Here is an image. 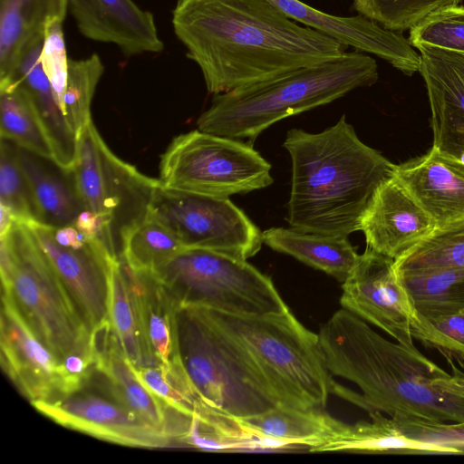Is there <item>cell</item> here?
<instances>
[{
  "label": "cell",
  "instance_id": "obj_1",
  "mask_svg": "<svg viewBox=\"0 0 464 464\" xmlns=\"http://www.w3.org/2000/svg\"><path fill=\"white\" fill-rule=\"evenodd\" d=\"M171 23L212 94L322 63L348 49L267 0H177Z\"/></svg>",
  "mask_w": 464,
  "mask_h": 464
},
{
  "label": "cell",
  "instance_id": "obj_2",
  "mask_svg": "<svg viewBox=\"0 0 464 464\" xmlns=\"http://www.w3.org/2000/svg\"><path fill=\"white\" fill-rule=\"evenodd\" d=\"M318 336L330 373L362 392L336 384L334 392L339 396L396 420L464 421V399L435 385L436 379L449 373L418 350L388 341L344 308L330 317Z\"/></svg>",
  "mask_w": 464,
  "mask_h": 464
},
{
  "label": "cell",
  "instance_id": "obj_3",
  "mask_svg": "<svg viewBox=\"0 0 464 464\" xmlns=\"http://www.w3.org/2000/svg\"><path fill=\"white\" fill-rule=\"evenodd\" d=\"M292 161L286 220L296 230L348 237L396 165L363 143L343 114L319 133L287 131Z\"/></svg>",
  "mask_w": 464,
  "mask_h": 464
},
{
  "label": "cell",
  "instance_id": "obj_4",
  "mask_svg": "<svg viewBox=\"0 0 464 464\" xmlns=\"http://www.w3.org/2000/svg\"><path fill=\"white\" fill-rule=\"evenodd\" d=\"M379 78L375 59L359 52L306 66L231 92L214 94L197 121L199 130L253 144L276 121L325 105Z\"/></svg>",
  "mask_w": 464,
  "mask_h": 464
},
{
  "label": "cell",
  "instance_id": "obj_5",
  "mask_svg": "<svg viewBox=\"0 0 464 464\" xmlns=\"http://www.w3.org/2000/svg\"><path fill=\"white\" fill-rule=\"evenodd\" d=\"M201 308L246 351L280 405L303 410L325 407L336 383L326 367L318 334L305 328L289 310L234 314Z\"/></svg>",
  "mask_w": 464,
  "mask_h": 464
},
{
  "label": "cell",
  "instance_id": "obj_6",
  "mask_svg": "<svg viewBox=\"0 0 464 464\" xmlns=\"http://www.w3.org/2000/svg\"><path fill=\"white\" fill-rule=\"evenodd\" d=\"M176 355L198 399L237 418L280 405L246 351L198 306H177Z\"/></svg>",
  "mask_w": 464,
  "mask_h": 464
},
{
  "label": "cell",
  "instance_id": "obj_7",
  "mask_svg": "<svg viewBox=\"0 0 464 464\" xmlns=\"http://www.w3.org/2000/svg\"><path fill=\"white\" fill-rule=\"evenodd\" d=\"M0 270L2 294L60 360L92 346V332L23 222L0 237Z\"/></svg>",
  "mask_w": 464,
  "mask_h": 464
},
{
  "label": "cell",
  "instance_id": "obj_8",
  "mask_svg": "<svg viewBox=\"0 0 464 464\" xmlns=\"http://www.w3.org/2000/svg\"><path fill=\"white\" fill-rule=\"evenodd\" d=\"M152 273L178 306L234 314L289 310L270 277L246 260L223 253L184 248Z\"/></svg>",
  "mask_w": 464,
  "mask_h": 464
},
{
  "label": "cell",
  "instance_id": "obj_9",
  "mask_svg": "<svg viewBox=\"0 0 464 464\" xmlns=\"http://www.w3.org/2000/svg\"><path fill=\"white\" fill-rule=\"evenodd\" d=\"M271 168L253 144L197 129L171 140L158 179L168 189L229 198L270 186Z\"/></svg>",
  "mask_w": 464,
  "mask_h": 464
},
{
  "label": "cell",
  "instance_id": "obj_10",
  "mask_svg": "<svg viewBox=\"0 0 464 464\" xmlns=\"http://www.w3.org/2000/svg\"><path fill=\"white\" fill-rule=\"evenodd\" d=\"M72 172L83 208L103 220L120 258L121 238L147 216L159 179L145 176L114 154L93 121L77 138Z\"/></svg>",
  "mask_w": 464,
  "mask_h": 464
},
{
  "label": "cell",
  "instance_id": "obj_11",
  "mask_svg": "<svg viewBox=\"0 0 464 464\" xmlns=\"http://www.w3.org/2000/svg\"><path fill=\"white\" fill-rule=\"evenodd\" d=\"M149 213L184 248H201L246 260L263 244L262 232L228 198L155 188Z\"/></svg>",
  "mask_w": 464,
  "mask_h": 464
},
{
  "label": "cell",
  "instance_id": "obj_12",
  "mask_svg": "<svg viewBox=\"0 0 464 464\" xmlns=\"http://www.w3.org/2000/svg\"><path fill=\"white\" fill-rule=\"evenodd\" d=\"M32 405L59 425L102 440L149 449L177 447L168 432L146 422L90 382L59 400Z\"/></svg>",
  "mask_w": 464,
  "mask_h": 464
},
{
  "label": "cell",
  "instance_id": "obj_13",
  "mask_svg": "<svg viewBox=\"0 0 464 464\" xmlns=\"http://www.w3.org/2000/svg\"><path fill=\"white\" fill-rule=\"evenodd\" d=\"M394 261L367 246L342 284L340 303L343 308L379 327L399 343L417 350L411 334L417 314Z\"/></svg>",
  "mask_w": 464,
  "mask_h": 464
},
{
  "label": "cell",
  "instance_id": "obj_14",
  "mask_svg": "<svg viewBox=\"0 0 464 464\" xmlns=\"http://www.w3.org/2000/svg\"><path fill=\"white\" fill-rule=\"evenodd\" d=\"M65 289L75 310L92 332L109 321L110 276L114 259L99 238L79 246H63L51 227L23 222Z\"/></svg>",
  "mask_w": 464,
  "mask_h": 464
},
{
  "label": "cell",
  "instance_id": "obj_15",
  "mask_svg": "<svg viewBox=\"0 0 464 464\" xmlns=\"http://www.w3.org/2000/svg\"><path fill=\"white\" fill-rule=\"evenodd\" d=\"M1 363L32 403L66 396L61 360L37 337L11 299L2 294Z\"/></svg>",
  "mask_w": 464,
  "mask_h": 464
},
{
  "label": "cell",
  "instance_id": "obj_16",
  "mask_svg": "<svg viewBox=\"0 0 464 464\" xmlns=\"http://www.w3.org/2000/svg\"><path fill=\"white\" fill-rule=\"evenodd\" d=\"M287 17L322 32L354 50L373 54L406 75L419 72L420 55L401 33L386 29L361 14L324 13L301 0H267Z\"/></svg>",
  "mask_w": 464,
  "mask_h": 464
},
{
  "label": "cell",
  "instance_id": "obj_17",
  "mask_svg": "<svg viewBox=\"0 0 464 464\" xmlns=\"http://www.w3.org/2000/svg\"><path fill=\"white\" fill-rule=\"evenodd\" d=\"M435 228L431 217L394 175L376 189L359 227L368 247L394 260Z\"/></svg>",
  "mask_w": 464,
  "mask_h": 464
},
{
  "label": "cell",
  "instance_id": "obj_18",
  "mask_svg": "<svg viewBox=\"0 0 464 464\" xmlns=\"http://www.w3.org/2000/svg\"><path fill=\"white\" fill-rule=\"evenodd\" d=\"M92 343L97 361L88 382L110 392L146 422L168 432L176 443L186 414L169 407L139 380L110 321L92 331Z\"/></svg>",
  "mask_w": 464,
  "mask_h": 464
},
{
  "label": "cell",
  "instance_id": "obj_19",
  "mask_svg": "<svg viewBox=\"0 0 464 464\" xmlns=\"http://www.w3.org/2000/svg\"><path fill=\"white\" fill-rule=\"evenodd\" d=\"M421 74L431 111L433 146L464 156V53L420 44Z\"/></svg>",
  "mask_w": 464,
  "mask_h": 464
},
{
  "label": "cell",
  "instance_id": "obj_20",
  "mask_svg": "<svg viewBox=\"0 0 464 464\" xmlns=\"http://www.w3.org/2000/svg\"><path fill=\"white\" fill-rule=\"evenodd\" d=\"M79 32L92 41L111 44L127 57L164 48L153 14L133 0H68Z\"/></svg>",
  "mask_w": 464,
  "mask_h": 464
},
{
  "label": "cell",
  "instance_id": "obj_21",
  "mask_svg": "<svg viewBox=\"0 0 464 464\" xmlns=\"http://www.w3.org/2000/svg\"><path fill=\"white\" fill-rule=\"evenodd\" d=\"M394 176L431 217L436 227L464 219V160L436 146L396 165Z\"/></svg>",
  "mask_w": 464,
  "mask_h": 464
},
{
  "label": "cell",
  "instance_id": "obj_22",
  "mask_svg": "<svg viewBox=\"0 0 464 464\" xmlns=\"http://www.w3.org/2000/svg\"><path fill=\"white\" fill-rule=\"evenodd\" d=\"M372 420L353 424L326 415L327 430L310 452L345 451L359 453L459 455L452 449L426 443L404 434L394 419L379 411L369 412Z\"/></svg>",
  "mask_w": 464,
  "mask_h": 464
},
{
  "label": "cell",
  "instance_id": "obj_23",
  "mask_svg": "<svg viewBox=\"0 0 464 464\" xmlns=\"http://www.w3.org/2000/svg\"><path fill=\"white\" fill-rule=\"evenodd\" d=\"M68 9V0H0V87L13 82L25 50L43 42L46 21H64Z\"/></svg>",
  "mask_w": 464,
  "mask_h": 464
},
{
  "label": "cell",
  "instance_id": "obj_24",
  "mask_svg": "<svg viewBox=\"0 0 464 464\" xmlns=\"http://www.w3.org/2000/svg\"><path fill=\"white\" fill-rule=\"evenodd\" d=\"M42 44H34L25 50L10 84L20 82L24 86L49 138L55 164L72 172L77 158V138L57 103L43 70L40 60Z\"/></svg>",
  "mask_w": 464,
  "mask_h": 464
},
{
  "label": "cell",
  "instance_id": "obj_25",
  "mask_svg": "<svg viewBox=\"0 0 464 464\" xmlns=\"http://www.w3.org/2000/svg\"><path fill=\"white\" fill-rule=\"evenodd\" d=\"M21 165L31 190L36 222L54 227L74 223L84 209L77 194L72 172L18 146Z\"/></svg>",
  "mask_w": 464,
  "mask_h": 464
},
{
  "label": "cell",
  "instance_id": "obj_26",
  "mask_svg": "<svg viewBox=\"0 0 464 464\" xmlns=\"http://www.w3.org/2000/svg\"><path fill=\"white\" fill-rule=\"evenodd\" d=\"M263 243L275 251L343 282L359 255L346 236L306 233L295 228L271 227L262 232Z\"/></svg>",
  "mask_w": 464,
  "mask_h": 464
},
{
  "label": "cell",
  "instance_id": "obj_27",
  "mask_svg": "<svg viewBox=\"0 0 464 464\" xmlns=\"http://www.w3.org/2000/svg\"><path fill=\"white\" fill-rule=\"evenodd\" d=\"M126 266L150 350L160 364H169L177 357L174 316L178 305L152 272Z\"/></svg>",
  "mask_w": 464,
  "mask_h": 464
},
{
  "label": "cell",
  "instance_id": "obj_28",
  "mask_svg": "<svg viewBox=\"0 0 464 464\" xmlns=\"http://www.w3.org/2000/svg\"><path fill=\"white\" fill-rule=\"evenodd\" d=\"M109 321L133 367L157 366L148 345L126 264L119 259L111 268Z\"/></svg>",
  "mask_w": 464,
  "mask_h": 464
},
{
  "label": "cell",
  "instance_id": "obj_29",
  "mask_svg": "<svg viewBox=\"0 0 464 464\" xmlns=\"http://www.w3.org/2000/svg\"><path fill=\"white\" fill-rule=\"evenodd\" d=\"M397 272L418 315L437 317L464 312V268Z\"/></svg>",
  "mask_w": 464,
  "mask_h": 464
},
{
  "label": "cell",
  "instance_id": "obj_30",
  "mask_svg": "<svg viewBox=\"0 0 464 464\" xmlns=\"http://www.w3.org/2000/svg\"><path fill=\"white\" fill-rule=\"evenodd\" d=\"M323 410H303L277 405L265 412L239 418L254 433L283 443L289 449H307L318 445L327 430Z\"/></svg>",
  "mask_w": 464,
  "mask_h": 464
},
{
  "label": "cell",
  "instance_id": "obj_31",
  "mask_svg": "<svg viewBox=\"0 0 464 464\" xmlns=\"http://www.w3.org/2000/svg\"><path fill=\"white\" fill-rule=\"evenodd\" d=\"M1 138L54 161L52 145L23 84L14 82L0 88Z\"/></svg>",
  "mask_w": 464,
  "mask_h": 464
},
{
  "label": "cell",
  "instance_id": "obj_32",
  "mask_svg": "<svg viewBox=\"0 0 464 464\" xmlns=\"http://www.w3.org/2000/svg\"><path fill=\"white\" fill-rule=\"evenodd\" d=\"M183 249L175 235L148 212L124 233L120 259L134 271L154 272Z\"/></svg>",
  "mask_w": 464,
  "mask_h": 464
},
{
  "label": "cell",
  "instance_id": "obj_33",
  "mask_svg": "<svg viewBox=\"0 0 464 464\" xmlns=\"http://www.w3.org/2000/svg\"><path fill=\"white\" fill-rule=\"evenodd\" d=\"M394 266L398 271L464 268V219L436 227Z\"/></svg>",
  "mask_w": 464,
  "mask_h": 464
},
{
  "label": "cell",
  "instance_id": "obj_34",
  "mask_svg": "<svg viewBox=\"0 0 464 464\" xmlns=\"http://www.w3.org/2000/svg\"><path fill=\"white\" fill-rule=\"evenodd\" d=\"M103 72L104 65L97 53L83 59H70L63 111L76 138L92 121V102Z\"/></svg>",
  "mask_w": 464,
  "mask_h": 464
},
{
  "label": "cell",
  "instance_id": "obj_35",
  "mask_svg": "<svg viewBox=\"0 0 464 464\" xmlns=\"http://www.w3.org/2000/svg\"><path fill=\"white\" fill-rule=\"evenodd\" d=\"M461 0H353V8L382 27L401 33L432 12Z\"/></svg>",
  "mask_w": 464,
  "mask_h": 464
},
{
  "label": "cell",
  "instance_id": "obj_36",
  "mask_svg": "<svg viewBox=\"0 0 464 464\" xmlns=\"http://www.w3.org/2000/svg\"><path fill=\"white\" fill-rule=\"evenodd\" d=\"M0 204L19 222L36 221L29 184L20 162L18 145L1 138Z\"/></svg>",
  "mask_w": 464,
  "mask_h": 464
},
{
  "label": "cell",
  "instance_id": "obj_37",
  "mask_svg": "<svg viewBox=\"0 0 464 464\" xmlns=\"http://www.w3.org/2000/svg\"><path fill=\"white\" fill-rule=\"evenodd\" d=\"M410 43L464 53V6L440 8L410 29Z\"/></svg>",
  "mask_w": 464,
  "mask_h": 464
},
{
  "label": "cell",
  "instance_id": "obj_38",
  "mask_svg": "<svg viewBox=\"0 0 464 464\" xmlns=\"http://www.w3.org/2000/svg\"><path fill=\"white\" fill-rule=\"evenodd\" d=\"M411 334L423 345L439 351L450 362L464 367V312L424 317L416 315Z\"/></svg>",
  "mask_w": 464,
  "mask_h": 464
},
{
  "label": "cell",
  "instance_id": "obj_39",
  "mask_svg": "<svg viewBox=\"0 0 464 464\" xmlns=\"http://www.w3.org/2000/svg\"><path fill=\"white\" fill-rule=\"evenodd\" d=\"M63 24V20L57 17L49 18L46 21L40 54L43 70L62 111L70 63L67 56Z\"/></svg>",
  "mask_w": 464,
  "mask_h": 464
},
{
  "label": "cell",
  "instance_id": "obj_40",
  "mask_svg": "<svg viewBox=\"0 0 464 464\" xmlns=\"http://www.w3.org/2000/svg\"><path fill=\"white\" fill-rule=\"evenodd\" d=\"M394 420L401 431L412 439L464 454V421L447 423L419 419Z\"/></svg>",
  "mask_w": 464,
  "mask_h": 464
},
{
  "label": "cell",
  "instance_id": "obj_41",
  "mask_svg": "<svg viewBox=\"0 0 464 464\" xmlns=\"http://www.w3.org/2000/svg\"><path fill=\"white\" fill-rule=\"evenodd\" d=\"M452 373L435 380L437 388L447 393L459 396L464 399V372L456 368V365L450 362Z\"/></svg>",
  "mask_w": 464,
  "mask_h": 464
},
{
  "label": "cell",
  "instance_id": "obj_42",
  "mask_svg": "<svg viewBox=\"0 0 464 464\" xmlns=\"http://www.w3.org/2000/svg\"><path fill=\"white\" fill-rule=\"evenodd\" d=\"M15 221L17 220L10 209L0 204V237L9 232Z\"/></svg>",
  "mask_w": 464,
  "mask_h": 464
}]
</instances>
